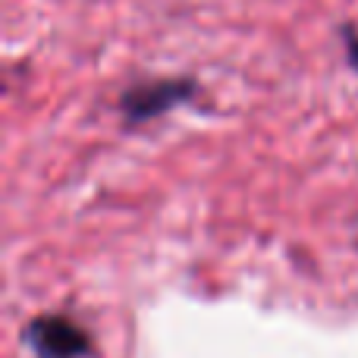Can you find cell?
<instances>
[{
	"mask_svg": "<svg viewBox=\"0 0 358 358\" xmlns=\"http://www.w3.org/2000/svg\"><path fill=\"white\" fill-rule=\"evenodd\" d=\"M201 85L192 76H157V79H142L123 88L117 98V107L123 113L126 126H138L148 120L167 117L176 107H185L198 98Z\"/></svg>",
	"mask_w": 358,
	"mask_h": 358,
	"instance_id": "obj_1",
	"label": "cell"
},
{
	"mask_svg": "<svg viewBox=\"0 0 358 358\" xmlns=\"http://www.w3.org/2000/svg\"><path fill=\"white\" fill-rule=\"evenodd\" d=\"M346 54H349V63L358 73V35H346Z\"/></svg>",
	"mask_w": 358,
	"mask_h": 358,
	"instance_id": "obj_3",
	"label": "cell"
},
{
	"mask_svg": "<svg viewBox=\"0 0 358 358\" xmlns=\"http://www.w3.org/2000/svg\"><path fill=\"white\" fill-rule=\"evenodd\" d=\"M22 343L38 358H94V340L66 315H38L22 327Z\"/></svg>",
	"mask_w": 358,
	"mask_h": 358,
	"instance_id": "obj_2",
	"label": "cell"
}]
</instances>
